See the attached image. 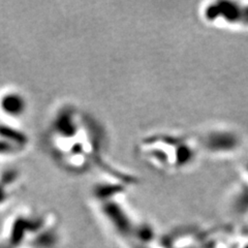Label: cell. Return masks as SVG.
Instances as JSON below:
<instances>
[{"mask_svg":"<svg viewBox=\"0 0 248 248\" xmlns=\"http://www.w3.org/2000/svg\"><path fill=\"white\" fill-rule=\"evenodd\" d=\"M138 151L150 167L166 173L189 170L203 154L197 137L167 133L142 139Z\"/></svg>","mask_w":248,"mask_h":248,"instance_id":"cell-1","label":"cell"},{"mask_svg":"<svg viewBox=\"0 0 248 248\" xmlns=\"http://www.w3.org/2000/svg\"><path fill=\"white\" fill-rule=\"evenodd\" d=\"M198 15L204 24L224 30H248V1L213 0L202 3Z\"/></svg>","mask_w":248,"mask_h":248,"instance_id":"cell-2","label":"cell"},{"mask_svg":"<svg viewBox=\"0 0 248 248\" xmlns=\"http://www.w3.org/2000/svg\"><path fill=\"white\" fill-rule=\"evenodd\" d=\"M197 138L203 153L214 156H226L235 153L242 143L238 133L226 127H213Z\"/></svg>","mask_w":248,"mask_h":248,"instance_id":"cell-3","label":"cell"},{"mask_svg":"<svg viewBox=\"0 0 248 248\" xmlns=\"http://www.w3.org/2000/svg\"><path fill=\"white\" fill-rule=\"evenodd\" d=\"M0 108L10 117H20L26 111V100L17 92H7L0 99Z\"/></svg>","mask_w":248,"mask_h":248,"instance_id":"cell-4","label":"cell"},{"mask_svg":"<svg viewBox=\"0 0 248 248\" xmlns=\"http://www.w3.org/2000/svg\"><path fill=\"white\" fill-rule=\"evenodd\" d=\"M241 179L248 182V158L245 160L241 170Z\"/></svg>","mask_w":248,"mask_h":248,"instance_id":"cell-5","label":"cell"}]
</instances>
